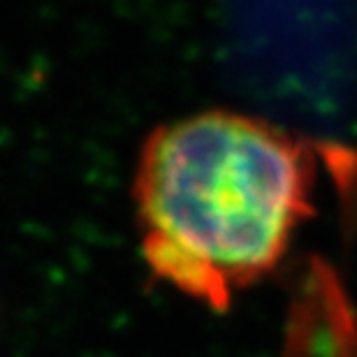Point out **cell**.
<instances>
[{"instance_id":"obj_1","label":"cell","mask_w":357,"mask_h":357,"mask_svg":"<svg viewBox=\"0 0 357 357\" xmlns=\"http://www.w3.org/2000/svg\"><path fill=\"white\" fill-rule=\"evenodd\" d=\"M320 146L232 109L158 126L139 149L130 197L149 271L223 313L274 276L316 216Z\"/></svg>"},{"instance_id":"obj_2","label":"cell","mask_w":357,"mask_h":357,"mask_svg":"<svg viewBox=\"0 0 357 357\" xmlns=\"http://www.w3.org/2000/svg\"><path fill=\"white\" fill-rule=\"evenodd\" d=\"M283 357H357V318L339 281L327 302L325 332H313L309 320L292 309Z\"/></svg>"}]
</instances>
